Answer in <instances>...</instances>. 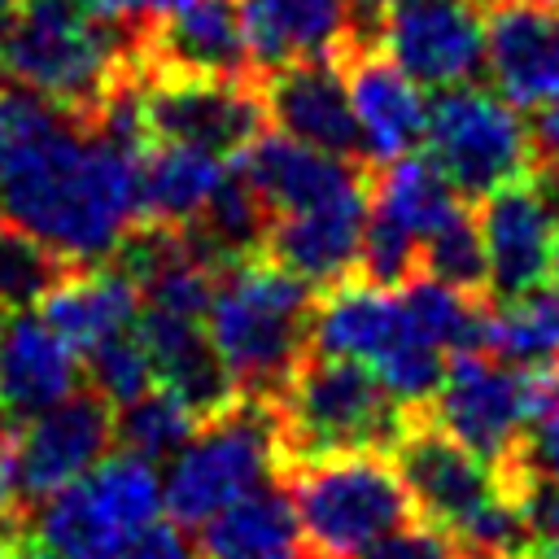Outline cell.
<instances>
[{
    "label": "cell",
    "mask_w": 559,
    "mask_h": 559,
    "mask_svg": "<svg viewBox=\"0 0 559 559\" xmlns=\"http://www.w3.org/2000/svg\"><path fill=\"white\" fill-rule=\"evenodd\" d=\"M537 192H542V201L550 205V214L559 223V166H537Z\"/></svg>",
    "instance_id": "cell-39"
},
{
    "label": "cell",
    "mask_w": 559,
    "mask_h": 559,
    "mask_svg": "<svg viewBox=\"0 0 559 559\" xmlns=\"http://www.w3.org/2000/svg\"><path fill=\"white\" fill-rule=\"evenodd\" d=\"M118 559H201V550H197L188 524L157 515V520H148L144 528L131 533V542L122 546Z\"/></svg>",
    "instance_id": "cell-34"
},
{
    "label": "cell",
    "mask_w": 559,
    "mask_h": 559,
    "mask_svg": "<svg viewBox=\"0 0 559 559\" xmlns=\"http://www.w3.org/2000/svg\"><path fill=\"white\" fill-rule=\"evenodd\" d=\"M114 445V406L87 384L0 432V511L31 515Z\"/></svg>",
    "instance_id": "cell-10"
},
{
    "label": "cell",
    "mask_w": 559,
    "mask_h": 559,
    "mask_svg": "<svg viewBox=\"0 0 559 559\" xmlns=\"http://www.w3.org/2000/svg\"><path fill=\"white\" fill-rule=\"evenodd\" d=\"M389 4H393V0H354V9H358V17H362L367 26H371V22H380V13H384Z\"/></svg>",
    "instance_id": "cell-40"
},
{
    "label": "cell",
    "mask_w": 559,
    "mask_h": 559,
    "mask_svg": "<svg viewBox=\"0 0 559 559\" xmlns=\"http://www.w3.org/2000/svg\"><path fill=\"white\" fill-rule=\"evenodd\" d=\"M467 201L459 188L441 175V166L428 153H402L393 162H380L371 170V210L367 218L406 236L415 249Z\"/></svg>",
    "instance_id": "cell-24"
},
{
    "label": "cell",
    "mask_w": 559,
    "mask_h": 559,
    "mask_svg": "<svg viewBox=\"0 0 559 559\" xmlns=\"http://www.w3.org/2000/svg\"><path fill=\"white\" fill-rule=\"evenodd\" d=\"M66 266L70 262L35 240L26 227L0 218V310H22L39 301Z\"/></svg>",
    "instance_id": "cell-31"
},
{
    "label": "cell",
    "mask_w": 559,
    "mask_h": 559,
    "mask_svg": "<svg viewBox=\"0 0 559 559\" xmlns=\"http://www.w3.org/2000/svg\"><path fill=\"white\" fill-rule=\"evenodd\" d=\"M162 511L157 463L118 450L31 507L26 524L57 559H118L131 533Z\"/></svg>",
    "instance_id": "cell-8"
},
{
    "label": "cell",
    "mask_w": 559,
    "mask_h": 559,
    "mask_svg": "<svg viewBox=\"0 0 559 559\" xmlns=\"http://www.w3.org/2000/svg\"><path fill=\"white\" fill-rule=\"evenodd\" d=\"M297 528L310 550L354 559L384 533L415 520V502L389 450H341L280 467Z\"/></svg>",
    "instance_id": "cell-6"
},
{
    "label": "cell",
    "mask_w": 559,
    "mask_h": 559,
    "mask_svg": "<svg viewBox=\"0 0 559 559\" xmlns=\"http://www.w3.org/2000/svg\"><path fill=\"white\" fill-rule=\"evenodd\" d=\"M533 148H537V166H559V100L537 109V118H533Z\"/></svg>",
    "instance_id": "cell-36"
},
{
    "label": "cell",
    "mask_w": 559,
    "mask_h": 559,
    "mask_svg": "<svg viewBox=\"0 0 559 559\" xmlns=\"http://www.w3.org/2000/svg\"><path fill=\"white\" fill-rule=\"evenodd\" d=\"M280 428L266 402L236 397L218 415H205L197 432L170 454L162 502L170 520L197 528L227 502L280 480Z\"/></svg>",
    "instance_id": "cell-7"
},
{
    "label": "cell",
    "mask_w": 559,
    "mask_h": 559,
    "mask_svg": "<svg viewBox=\"0 0 559 559\" xmlns=\"http://www.w3.org/2000/svg\"><path fill=\"white\" fill-rule=\"evenodd\" d=\"M419 275H432L463 293L489 297V266H485V240H480L476 210L463 205L419 245Z\"/></svg>",
    "instance_id": "cell-30"
},
{
    "label": "cell",
    "mask_w": 559,
    "mask_h": 559,
    "mask_svg": "<svg viewBox=\"0 0 559 559\" xmlns=\"http://www.w3.org/2000/svg\"><path fill=\"white\" fill-rule=\"evenodd\" d=\"M140 57L162 70L258 79L236 0H183L140 31Z\"/></svg>",
    "instance_id": "cell-20"
},
{
    "label": "cell",
    "mask_w": 559,
    "mask_h": 559,
    "mask_svg": "<svg viewBox=\"0 0 559 559\" xmlns=\"http://www.w3.org/2000/svg\"><path fill=\"white\" fill-rule=\"evenodd\" d=\"M297 511L284 485H262L223 511H214L205 524H197V550L201 559H275L297 550Z\"/></svg>",
    "instance_id": "cell-25"
},
{
    "label": "cell",
    "mask_w": 559,
    "mask_h": 559,
    "mask_svg": "<svg viewBox=\"0 0 559 559\" xmlns=\"http://www.w3.org/2000/svg\"><path fill=\"white\" fill-rule=\"evenodd\" d=\"M4 428H13V424H0V432H4Z\"/></svg>",
    "instance_id": "cell-47"
},
{
    "label": "cell",
    "mask_w": 559,
    "mask_h": 559,
    "mask_svg": "<svg viewBox=\"0 0 559 559\" xmlns=\"http://www.w3.org/2000/svg\"><path fill=\"white\" fill-rule=\"evenodd\" d=\"M389 454L406 480L415 515L441 528L463 555L524 550L533 542L520 498L498 480L485 459L441 432L424 411L411 415L406 432L393 441Z\"/></svg>",
    "instance_id": "cell-4"
},
{
    "label": "cell",
    "mask_w": 559,
    "mask_h": 559,
    "mask_svg": "<svg viewBox=\"0 0 559 559\" xmlns=\"http://www.w3.org/2000/svg\"><path fill=\"white\" fill-rule=\"evenodd\" d=\"M345 79H349V100L362 135L367 166L393 162L402 153H415L428 131V100L424 87L389 57L367 48H354L345 57Z\"/></svg>",
    "instance_id": "cell-21"
},
{
    "label": "cell",
    "mask_w": 559,
    "mask_h": 559,
    "mask_svg": "<svg viewBox=\"0 0 559 559\" xmlns=\"http://www.w3.org/2000/svg\"><path fill=\"white\" fill-rule=\"evenodd\" d=\"M144 153L13 79L0 83V218L66 262H100L144 218Z\"/></svg>",
    "instance_id": "cell-1"
},
{
    "label": "cell",
    "mask_w": 559,
    "mask_h": 559,
    "mask_svg": "<svg viewBox=\"0 0 559 559\" xmlns=\"http://www.w3.org/2000/svg\"><path fill=\"white\" fill-rule=\"evenodd\" d=\"M480 349L511 367H550L559 362V288L542 284L520 297H498L485 306Z\"/></svg>",
    "instance_id": "cell-27"
},
{
    "label": "cell",
    "mask_w": 559,
    "mask_h": 559,
    "mask_svg": "<svg viewBox=\"0 0 559 559\" xmlns=\"http://www.w3.org/2000/svg\"><path fill=\"white\" fill-rule=\"evenodd\" d=\"M480 240H485V266H489V297H520L542 284H550L555 271V245L559 223L550 205L542 201L537 183H507L489 192L476 210Z\"/></svg>",
    "instance_id": "cell-16"
},
{
    "label": "cell",
    "mask_w": 559,
    "mask_h": 559,
    "mask_svg": "<svg viewBox=\"0 0 559 559\" xmlns=\"http://www.w3.org/2000/svg\"><path fill=\"white\" fill-rule=\"evenodd\" d=\"M13 4H17V0H0V39H4V31H9V17H13Z\"/></svg>",
    "instance_id": "cell-43"
},
{
    "label": "cell",
    "mask_w": 559,
    "mask_h": 559,
    "mask_svg": "<svg viewBox=\"0 0 559 559\" xmlns=\"http://www.w3.org/2000/svg\"><path fill=\"white\" fill-rule=\"evenodd\" d=\"M118 26V17H100L79 0H17L0 39V70L4 79L92 118L140 52V39L127 44Z\"/></svg>",
    "instance_id": "cell-3"
},
{
    "label": "cell",
    "mask_w": 559,
    "mask_h": 559,
    "mask_svg": "<svg viewBox=\"0 0 559 559\" xmlns=\"http://www.w3.org/2000/svg\"><path fill=\"white\" fill-rule=\"evenodd\" d=\"M271 411L284 463L341 450H393L415 415L384 389V380L367 362L319 349L297 362Z\"/></svg>",
    "instance_id": "cell-5"
},
{
    "label": "cell",
    "mask_w": 559,
    "mask_h": 559,
    "mask_svg": "<svg viewBox=\"0 0 559 559\" xmlns=\"http://www.w3.org/2000/svg\"><path fill=\"white\" fill-rule=\"evenodd\" d=\"M424 148L463 201H485L489 192L537 175L533 127L502 92L472 83L441 87L428 105Z\"/></svg>",
    "instance_id": "cell-9"
},
{
    "label": "cell",
    "mask_w": 559,
    "mask_h": 559,
    "mask_svg": "<svg viewBox=\"0 0 559 559\" xmlns=\"http://www.w3.org/2000/svg\"><path fill=\"white\" fill-rule=\"evenodd\" d=\"M380 39L419 87H459L485 66V13L476 0H393L380 13Z\"/></svg>",
    "instance_id": "cell-13"
},
{
    "label": "cell",
    "mask_w": 559,
    "mask_h": 559,
    "mask_svg": "<svg viewBox=\"0 0 559 559\" xmlns=\"http://www.w3.org/2000/svg\"><path fill=\"white\" fill-rule=\"evenodd\" d=\"M310 323L314 288L266 253L231 258L214 271L205 332L236 397L271 406L310 354Z\"/></svg>",
    "instance_id": "cell-2"
},
{
    "label": "cell",
    "mask_w": 559,
    "mask_h": 559,
    "mask_svg": "<svg viewBox=\"0 0 559 559\" xmlns=\"http://www.w3.org/2000/svg\"><path fill=\"white\" fill-rule=\"evenodd\" d=\"M135 332L148 349L153 380L162 389H170L175 397H183L201 419L218 415L223 406L236 402L231 376L223 371V362L214 354V341L205 332V314H179V310L140 301Z\"/></svg>",
    "instance_id": "cell-22"
},
{
    "label": "cell",
    "mask_w": 559,
    "mask_h": 559,
    "mask_svg": "<svg viewBox=\"0 0 559 559\" xmlns=\"http://www.w3.org/2000/svg\"><path fill=\"white\" fill-rule=\"evenodd\" d=\"M524 550H528L533 559H559V546H555V542H528Z\"/></svg>",
    "instance_id": "cell-42"
},
{
    "label": "cell",
    "mask_w": 559,
    "mask_h": 559,
    "mask_svg": "<svg viewBox=\"0 0 559 559\" xmlns=\"http://www.w3.org/2000/svg\"><path fill=\"white\" fill-rule=\"evenodd\" d=\"M528 367H511L489 349H459L450 354L445 376L424 415L498 472L520 437Z\"/></svg>",
    "instance_id": "cell-12"
},
{
    "label": "cell",
    "mask_w": 559,
    "mask_h": 559,
    "mask_svg": "<svg viewBox=\"0 0 559 559\" xmlns=\"http://www.w3.org/2000/svg\"><path fill=\"white\" fill-rule=\"evenodd\" d=\"M39 314L79 349V358L100 345L105 336L135 328L140 314V288L131 280L127 266H118L114 258L100 262H70L57 284L35 301Z\"/></svg>",
    "instance_id": "cell-23"
},
{
    "label": "cell",
    "mask_w": 559,
    "mask_h": 559,
    "mask_svg": "<svg viewBox=\"0 0 559 559\" xmlns=\"http://www.w3.org/2000/svg\"><path fill=\"white\" fill-rule=\"evenodd\" d=\"M223 175H227V157H218L210 148H197V144L153 140L144 162H140L144 218L188 227L205 210V201H210V192L218 188Z\"/></svg>",
    "instance_id": "cell-26"
},
{
    "label": "cell",
    "mask_w": 559,
    "mask_h": 559,
    "mask_svg": "<svg viewBox=\"0 0 559 559\" xmlns=\"http://www.w3.org/2000/svg\"><path fill=\"white\" fill-rule=\"evenodd\" d=\"M83 376L87 384L109 402V406H122L131 397H140L144 389H153V362H148V349L140 341L135 328H122L114 336H105L100 345H92L83 354Z\"/></svg>",
    "instance_id": "cell-32"
},
{
    "label": "cell",
    "mask_w": 559,
    "mask_h": 559,
    "mask_svg": "<svg viewBox=\"0 0 559 559\" xmlns=\"http://www.w3.org/2000/svg\"><path fill=\"white\" fill-rule=\"evenodd\" d=\"M493 87L515 109L559 100V0H493L485 17Z\"/></svg>",
    "instance_id": "cell-18"
},
{
    "label": "cell",
    "mask_w": 559,
    "mask_h": 559,
    "mask_svg": "<svg viewBox=\"0 0 559 559\" xmlns=\"http://www.w3.org/2000/svg\"><path fill=\"white\" fill-rule=\"evenodd\" d=\"M550 280H555V288H559V245H555V271H550Z\"/></svg>",
    "instance_id": "cell-45"
},
{
    "label": "cell",
    "mask_w": 559,
    "mask_h": 559,
    "mask_svg": "<svg viewBox=\"0 0 559 559\" xmlns=\"http://www.w3.org/2000/svg\"><path fill=\"white\" fill-rule=\"evenodd\" d=\"M367 210H371V175L358 188H345L319 205L275 214L266 223L262 253L306 280L314 293L358 275L362 236H367Z\"/></svg>",
    "instance_id": "cell-14"
},
{
    "label": "cell",
    "mask_w": 559,
    "mask_h": 559,
    "mask_svg": "<svg viewBox=\"0 0 559 559\" xmlns=\"http://www.w3.org/2000/svg\"><path fill=\"white\" fill-rule=\"evenodd\" d=\"M240 175L253 183V192L262 197L266 214H293V210H306V205H319L345 188H358L367 183L371 166L367 162H354V157H336V153H323L288 131H258L253 144L236 157Z\"/></svg>",
    "instance_id": "cell-19"
},
{
    "label": "cell",
    "mask_w": 559,
    "mask_h": 559,
    "mask_svg": "<svg viewBox=\"0 0 559 559\" xmlns=\"http://www.w3.org/2000/svg\"><path fill=\"white\" fill-rule=\"evenodd\" d=\"M197 424H201V415L183 397H175L170 389H162V384H153L140 397L114 406V441L122 450L148 459V463L170 459L197 432Z\"/></svg>",
    "instance_id": "cell-29"
},
{
    "label": "cell",
    "mask_w": 559,
    "mask_h": 559,
    "mask_svg": "<svg viewBox=\"0 0 559 559\" xmlns=\"http://www.w3.org/2000/svg\"><path fill=\"white\" fill-rule=\"evenodd\" d=\"M22 542H26V515L0 511V559H17Z\"/></svg>",
    "instance_id": "cell-37"
},
{
    "label": "cell",
    "mask_w": 559,
    "mask_h": 559,
    "mask_svg": "<svg viewBox=\"0 0 559 559\" xmlns=\"http://www.w3.org/2000/svg\"><path fill=\"white\" fill-rule=\"evenodd\" d=\"M306 559H341V555H328V550H310Z\"/></svg>",
    "instance_id": "cell-44"
},
{
    "label": "cell",
    "mask_w": 559,
    "mask_h": 559,
    "mask_svg": "<svg viewBox=\"0 0 559 559\" xmlns=\"http://www.w3.org/2000/svg\"><path fill=\"white\" fill-rule=\"evenodd\" d=\"M118 4H122V17L135 22V17H162L166 9H175L183 0H118Z\"/></svg>",
    "instance_id": "cell-38"
},
{
    "label": "cell",
    "mask_w": 559,
    "mask_h": 559,
    "mask_svg": "<svg viewBox=\"0 0 559 559\" xmlns=\"http://www.w3.org/2000/svg\"><path fill=\"white\" fill-rule=\"evenodd\" d=\"M236 9L258 74L293 61H341L371 44L354 0H236Z\"/></svg>",
    "instance_id": "cell-15"
},
{
    "label": "cell",
    "mask_w": 559,
    "mask_h": 559,
    "mask_svg": "<svg viewBox=\"0 0 559 559\" xmlns=\"http://www.w3.org/2000/svg\"><path fill=\"white\" fill-rule=\"evenodd\" d=\"M520 507H524V520H528L533 542H555L559 546V480L528 485L520 493Z\"/></svg>",
    "instance_id": "cell-35"
},
{
    "label": "cell",
    "mask_w": 559,
    "mask_h": 559,
    "mask_svg": "<svg viewBox=\"0 0 559 559\" xmlns=\"http://www.w3.org/2000/svg\"><path fill=\"white\" fill-rule=\"evenodd\" d=\"M262 87V105L266 118L323 148L336 157H354L367 162L362 153V135H358V118H354V100H349V79H345V57H328V61H293L280 70H266V79H258Z\"/></svg>",
    "instance_id": "cell-17"
},
{
    "label": "cell",
    "mask_w": 559,
    "mask_h": 559,
    "mask_svg": "<svg viewBox=\"0 0 559 559\" xmlns=\"http://www.w3.org/2000/svg\"><path fill=\"white\" fill-rule=\"evenodd\" d=\"M498 480L520 498L528 485L559 480V362L528 367V402L520 437L498 467Z\"/></svg>",
    "instance_id": "cell-28"
},
{
    "label": "cell",
    "mask_w": 559,
    "mask_h": 559,
    "mask_svg": "<svg viewBox=\"0 0 559 559\" xmlns=\"http://www.w3.org/2000/svg\"><path fill=\"white\" fill-rule=\"evenodd\" d=\"M140 92L153 140L197 144L236 162L253 144V135L266 131V105L258 79L162 70L140 57Z\"/></svg>",
    "instance_id": "cell-11"
},
{
    "label": "cell",
    "mask_w": 559,
    "mask_h": 559,
    "mask_svg": "<svg viewBox=\"0 0 559 559\" xmlns=\"http://www.w3.org/2000/svg\"><path fill=\"white\" fill-rule=\"evenodd\" d=\"M354 559H463V550L441 528H432L428 520L415 515L402 528H393L380 542H371L367 550H358Z\"/></svg>",
    "instance_id": "cell-33"
},
{
    "label": "cell",
    "mask_w": 559,
    "mask_h": 559,
    "mask_svg": "<svg viewBox=\"0 0 559 559\" xmlns=\"http://www.w3.org/2000/svg\"><path fill=\"white\" fill-rule=\"evenodd\" d=\"M463 559H533L528 550H476V555H463Z\"/></svg>",
    "instance_id": "cell-41"
},
{
    "label": "cell",
    "mask_w": 559,
    "mask_h": 559,
    "mask_svg": "<svg viewBox=\"0 0 559 559\" xmlns=\"http://www.w3.org/2000/svg\"><path fill=\"white\" fill-rule=\"evenodd\" d=\"M275 559H297V555H293V550H288V555H275Z\"/></svg>",
    "instance_id": "cell-46"
}]
</instances>
